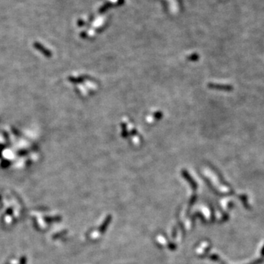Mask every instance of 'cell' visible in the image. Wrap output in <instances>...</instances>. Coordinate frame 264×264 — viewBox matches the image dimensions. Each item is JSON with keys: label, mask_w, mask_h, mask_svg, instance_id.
I'll return each mask as SVG.
<instances>
[]
</instances>
